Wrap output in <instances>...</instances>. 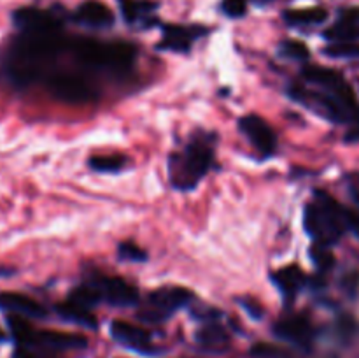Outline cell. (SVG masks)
I'll list each match as a JSON object with an SVG mask.
<instances>
[{
    "instance_id": "obj_10",
    "label": "cell",
    "mask_w": 359,
    "mask_h": 358,
    "mask_svg": "<svg viewBox=\"0 0 359 358\" xmlns=\"http://www.w3.org/2000/svg\"><path fill=\"white\" fill-rule=\"evenodd\" d=\"M30 346L48 347V350L65 351V350H83L88 346V339L81 333L55 332V330H35L34 340Z\"/></svg>"
},
{
    "instance_id": "obj_18",
    "label": "cell",
    "mask_w": 359,
    "mask_h": 358,
    "mask_svg": "<svg viewBox=\"0 0 359 358\" xmlns=\"http://www.w3.org/2000/svg\"><path fill=\"white\" fill-rule=\"evenodd\" d=\"M287 25H321L328 20V11L323 7H309V9H287L283 14Z\"/></svg>"
},
{
    "instance_id": "obj_39",
    "label": "cell",
    "mask_w": 359,
    "mask_h": 358,
    "mask_svg": "<svg viewBox=\"0 0 359 358\" xmlns=\"http://www.w3.org/2000/svg\"><path fill=\"white\" fill-rule=\"evenodd\" d=\"M259 2H269V0H259Z\"/></svg>"
},
{
    "instance_id": "obj_6",
    "label": "cell",
    "mask_w": 359,
    "mask_h": 358,
    "mask_svg": "<svg viewBox=\"0 0 359 358\" xmlns=\"http://www.w3.org/2000/svg\"><path fill=\"white\" fill-rule=\"evenodd\" d=\"M238 128L242 130L245 137L256 146V150L262 151L263 154H272L277 147V137L273 130L270 128L269 123L259 116L248 114L238 119Z\"/></svg>"
},
{
    "instance_id": "obj_26",
    "label": "cell",
    "mask_w": 359,
    "mask_h": 358,
    "mask_svg": "<svg viewBox=\"0 0 359 358\" xmlns=\"http://www.w3.org/2000/svg\"><path fill=\"white\" fill-rule=\"evenodd\" d=\"M196 337H198L200 343H203V344H221V343H226L228 340V333L224 332L223 326H219V325L203 326L202 330H198Z\"/></svg>"
},
{
    "instance_id": "obj_35",
    "label": "cell",
    "mask_w": 359,
    "mask_h": 358,
    "mask_svg": "<svg viewBox=\"0 0 359 358\" xmlns=\"http://www.w3.org/2000/svg\"><path fill=\"white\" fill-rule=\"evenodd\" d=\"M340 332L344 333V336H351V333L356 330V323H354V319L351 318V316H344V318H340Z\"/></svg>"
},
{
    "instance_id": "obj_34",
    "label": "cell",
    "mask_w": 359,
    "mask_h": 358,
    "mask_svg": "<svg viewBox=\"0 0 359 358\" xmlns=\"http://www.w3.org/2000/svg\"><path fill=\"white\" fill-rule=\"evenodd\" d=\"M340 21H344V23L359 25V6L346 7V9L340 11Z\"/></svg>"
},
{
    "instance_id": "obj_23",
    "label": "cell",
    "mask_w": 359,
    "mask_h": 358,
    "mask_svg": "<svg viewBox=\"0 0 359 358\" xmlns=\"http://www.w3.org/2000/svg\"><path fill=\"white\" fill-rule=\"evenodd\" d=\"M88 164L97 172H118L125 167V157L123 154H95Z\"/></svg>"
},
{
    "instance_id": "obj_20",
    "label": "cell",
    "mask_w": 359,
    "mask_h": 358,
    "mask_svg": "<svg viewBox=\"0 0 359 358\" xmlns=\"http://www.w3.org/2000/svg\"><path fill=\"white\" fill-rule=\"evenodd\" d=\"M156 7V4L149 2V0H119V9H121L123 18L128 23L142 20L144 16L153 13Z\"/></svg>"
},
{
    "instance_id": "obj_29",
    "label": "cell",
    "mask_w": 359,
    "mask_h": 358,
    "mask_svg": "<svg viewBox=\"0 0 359 358\" xmlns=\"http://www.w3.org/2000/svg\"><path fill=\"white\" fill-rule=\"evenodd\" d=\"M221 11L230 18H242L248 13V0H223Z\"/></svg>"
},
{
    "instance_id": "obj_7",
    "label": "cell",
    "mask_w": 359,
    "mask_h": 358,
    "mask_svg": "<svg viewBox=\"0 0 359 358\" xmlns=\"http://www.w3.org/2000/svg\"><path fill=\"white\" fill-rule=\"evenodd\" d=\"M95 284L100 290L102 300L109 302L116 307H130V305H135L137 300H139L137 288L133 284L126 283L125 279H119V277H102Z\"/></svg>"
},
{
    "instance_id": "obj_9",
    "label": "cell",
    "mask_w": 359,
    "mask_h": 358,
    "mask_svg": "<svg viewBox=\"0 0 359 358\" xmlns=\"http://www.w3.org/2000/svg\"><path fill=\"white\" fill-rule=\"evenodd\" d=\"M273 333L279 339L298 344V346H309L314 337L311 321L305 316H291V318L280 319L273 325Z\"/></svg>"
},
{
    "instance_id": "obj_36",
    "label": "cell",
    "mask_w": 359,
    "mask_h": 358,
    "mask_svg": "<svg viewBox=\"0 0 359 358\" xmlns=\"http://www.w3.org/2000/svg\"><path fill=\"white\" fill-rule=\"evenodd\" d=\"M346 140H347V142H358V140H359V126L353 128L351 132H347Z\"/></svg>"
},
{
    "instance_id": "obj_8",
    "label": "cell",
    "mask_w": 359,
    "mask_h": 358,
    "mask_svg": "<svg viewBox=\"0 0 359 358\" xmlns=\"http://www.w3.org/2000/svg\"><path fill=\"white\" fill-rule=\"evenodd\" d=\"M203 34H207V28L203 27L167 25V27H163V39L158 44V48L175 53H188L191 49L193 39H198Z\"/></svg>"
},
{
    "instance_id": "obj_33",
    "label": "cell",
    "mask_w": 359,
    "mask_h": 358,
    "mask_svg": "<svg viewBox=\"0 0 359 358\" xmlns=\"http://www.w3.org/2000/svg\"><path fill=\"white\" fill-rule=\"evenodd\" d=\"M238 304L242 305V307L245 309V311H248V314L251 316V318H255V319H259L263 316V309H262V305L258 304V302L256 300H252V298H244V297H241L238 298Z\"/></svg>"
},
{
    "instance_id": "obj_12",
    "label": "cell",
    "mask_w": 359,
    "mask_h": 358,
    "mask_svg": "<svg viewBox=\"0 0 359 358\" xmlns=\"http://www.w3.org/2000/svg\"><path fill=\"white\" fill-rule=\"evenodd\" d=\"M0 309L13 314L25 316V318H44L46 312L44 305L39 304L32 297L23 293H16V291H2L0 293Z\"/></svg>"
},
{
    "instance_id": "obj_32",
    "label": "cell",
    "mask_w": 359,
    "mask_h": 358,
    "mask_svg": "<svg viewBox=\"0 0 359 358\" xmlns=\"http://www.w3.org/2000/svg\"><path fill=\"white\" fill-rule=\"evenodd\" d=\"M279 353H280L279 347L272 346V344H263V343L256 344V346L251 350L252 357H258V358H272V357H277Z\"/></svg>"
},
{
    "instance_id": "obj_11",
    "label": "cell",
    "mask_w": 359,
    "mask_h": 358,
    "mask_svg": "<svg viewBox=\"0 0 359 358\" xmlns=\"http://www.w3.org/2000/svg\"><path fill=\"white\" fill-rule=\"evenodd\" d=\"M195 298L193 291L182 286H165L158 288L149 295V305L161 309L165 312H174L177 309L186 307Z\"/></svg>"
},
{
    "instance_id": "obj_17",
    "label": "cell",
    "mask_w": 359,
    "mask_h": 358,
    "mask_svg": "<svg viewBox=\"0 0 359 358\" xmlns=\"http://www.w3.org/2000/svg\"><path fill=\"white\" fill-rule=\"evenodd\" d=\"M56 312H58L63 319H67V321L77 323V325L88 326V329H97L98 325L97 318L91 314L90 309L81 307V305L74 304L72 300L60 302V304L56 305Z\"/></svg>"
},
{
    "instance_id": "obj_28",
    "label": "cell",
    "mask_w": 359,
    "mask_h": 358,
    "mask_svg": "<svg viewBox=\"0 0 359 358\" xmlns=\"http://www.w3.org/2000/svg\"><path fill=\"white\" fill-rule=\"evenodd\" d=\"M118 255L119 258L128 260V262H146L147 260V253L144 251L140 246H137L135 242H121L118 248Z\"/></svg>"
},
{
    "instance_id": "obj_21",
    "label": "cell",
    "mask_w": 359,
    "mask_h": 358,
    "mask_svg": "<svg viewBox=\"0 0 359 358\" xmlns=\"http://www.w3.org/2000/svg\"><path fill=\"white\" fill-rule=\"evenodd\" d=\"M323 37H325L326 41L333 42V44H340V42H356L359 39V25L339 21V23L333 25L332 28L325 30Z\"/></svg>"
},
{
    "instance_id": "obj_3",
    "label": "cell",
    "mask_w": 359,
    "mask_h": 358,
    "mask_svg": "<svg viewBox=\"0 0 359 358\" xmlns=\"http://www.w3.org/2000/svg\"><path fill=\"white\" fill-rule=\"evenodd\" d=\"M314 199L316 204L305 207V232L318 239L319 242L332 244V242L339 241L340 235L344 234V228H346L342 221L344 207L323 190H316Z\"/></svg>"
},
{
    "instance_id": "obj_22",
    "label": "cell",
    "mask_w": 359,
    "mask_h": 358,
    "mask_svg": "<svg viewBox=\"0 0 359 358\" xmlns=\"http://www.w3.org/2000/svg\"><path fill=\"white\" fill-rule=\"evenodd\" d=\"M69 300H72L74 304L81 305V307H93L98 302H102V293L97 288V284H81V286H76L70 293Z\"/></svg>"
},
{
    "instance_id": "obj_13",
    "label": "cell",
    "mask_w": 359,
    "mask_h": 358,
    "mask_svg": "<svg viewBox=\"0 0 359 358\" xmlns=\"http://www.w3.org/2000/svg\"><path fill=\"white\" fill-rule=\"evenodd\" d=\"M74 20L84 27L107 28L114 23V14L105 4L97 2V0H88L77 7L76 13H74Z\"/></svg>"
},
{
    "instance_id": "obj_24",
    "label": "cell",
    "mask_w": 359,
    "mask_h": 358,
    "mask_svg": "<svg viewBox=\"0 0 359 358\" xmlns=\"http://www.w3.org/2000/svg\"><path fill=\"white\" fill-rule=\"evenodd\" d=\"M311 258L321 272H326V270L333 269V265H335V255H333L332 249L325 242H316V244H312Z\"/></svg>"
},
{
    "instance_id": "obj_38",
    "label": "cell",
    "mask_w": 359,
    "mask_h": 358,
    "mask_svg": "<svg viewBox=\"0 0 359 358\" xmlns=\"http://www.w3.org/2000/svg\"><path fill=\"white\" fill-rule=\"evenodd\" d=\"M353 195H354V200L359 204V190H353Z\"/></svg>"
},
{
    "instance_id": "obj_16",
    "label": "cell",
    "mask_w": 359,
    "mask_h": 358,
    "mask_svg": "<svg viewBox=\"0 0 359 358\" xmlns=\"http://www.w3.org/2000/svg\"><path fill=\"white\" fill-rule=\"evenodd\" d=\"M302 77H304L307 83L318 84V86L326 88L330 93H337L342 86H346V81L340 76L337 70L326 69V67H305L302 70Z\"/></svg>"
},
{
    "instance_id": "obj_30",
    "label": "cell",
    "mask_w": 359,
    "mask_h": 358,
    "mask_svg": "<svg viewBox=\"0 0 359 358\" xmlns=\"http://www.w3.org/2000/svg\"><path fill=\"white\" fill-rule=\"evenodd\" d=\"M137 316H139V319H142V321L161 323V321H165V319H167L170 314L165 311H161V309L149 305V307H146V309H140L139 314Z\"/></svg>"
},
{
    "instance_id": "obj_15",
    "label": "cell",
    "mask_w": 359,
    "mask_h": 358,
    "mask_svg": "<svg viewBox=\"0 0 359 358\" xmlns=\"http://www.w3.org/2000/svg\"><path fill=\"white\" fill-rule=\"evenodd\" d=\"M272 281L283 291L284 297L294 298L298 291L307 284V276L298 265H287L272 274Z\"/></svg>"
},
{
    "instance_id": "obj_2",
    "label": "cell",
    "mask_w": 359,
    "mask_h": 358,
    "mask_svg": "<svg viewBox=\"0 0 359 358\" xmlns=\"http://www.w3.org/2000/svg\"><path fill=\"white\" fill-rule=\"evenodd\" d=\"M212 164V147L202 139H193L182 153L172 154L168 160V178L182 192L196 188L200 179L209 172Z\"/></svg>"
},
{
    "instance_id": "obj_37",
    "label": "cell",
    "mask_w": 359,
    "mask_h": 358,
    "mask_svg": "<svg viewBox=\"0 0 359 358\" xmlns=\"http://www.w3.org/2000/svg\"><path fill=\"white\" fill-rule=\"evenodd\" d=\"M7 339V336H6V332H4L2 329H0V343H4V340Z\"/></svg>"
},
{
    "instance_id": "obj_4",
    "label": "cell",
    "mask_w": 359,
    "mask_h": 358,
    "mask_svg": "<svg viewBox=\"0 0 359 358\" xmlns=\"http://www.w3.org/2000/svg\"><path fill=\"white\" fill-rule=\"evenodd\" d=\"M48 88L56 98L69 104H86L93 100L95 90L86 79L76 74L58 72L48 77Z\"/></svg>"
},
{
    "instance_id": "obj_19",
    "label": "cell",
    "mask_w": 359,
    "mask_h": 358,
    "mask_svg": "<svg viewBox=\"0 0 359 358\" xmlns=\"http://www.w3.org/2000/svg\"><path fill=\"white\" fill-rule=\"evenodd\" d=\"M7 325H9V330L14 339L21 344V347H30L35 336V329L30 325L28 319H25V316L9 314L7 316Z\"/></svg>"
},
{
    "instance_id": "obj_27",
    "label": "cell",
    "mask_w": 359,
    "mask_h": 358,
    "mask_svg": "<svg viewBox=\"0 0 359 358\" xmlns=\"http://www.w3.org/2000/svg\"><path fill=\"white\" fill-rule=\"evenodd\" d=\"M325 53L333 58H359V44L358 42H340L325 48Z\"/></svg>"
},
{
    "instance_id": "obj_25",
    "label": "cell",
    "mask_w": 359,
    "mask_h": 358,
    "mask_svg": "<svg viewBox=\"0 0 359 358\" xmlns=\"http://www.w3.org/2000/svg\"><path fill=\"white\" fill-rule=\"evenodd\" d=\"M280 55L286 56L290 60H298V62H305L311 56V51H309L307 46L302 41H294V39H286V41L280 42L279 46Z\"/></svg>"
},
{
    "instance_id": "obj_14",
    "label": "cell",
    "mask_w": 359,
    "mask_h": 358,
    "mask_svg": "<svg viewBox=\"0 0 359 358\" xmlns=\"http://www.w3.org/2000/svg\"><path fill=\"white\" fill-rule=\"evenodd\" d=\"M111 333L116 340L126 344V346L133 347V350L139 351H151V337L140 326L132 325L128 321H121V319H116L111 325Z\"/></svg>"
},
{
    "instance_id": "obj_31",
    "label": "cell",
    "mask_w": 359,
    "mask_h": 358,
    "mask_svg": "<svg viewBox=\"0 0 359 358\" xmlns=\"http://www.w3.org/2000/svg\"><path fill=\"white\" fill-rule=\"evenodd\" d=\"M342 221H344V227L349 228L356 237H359V214L356 211L353 209H347L344 207L342 209Z\"/></svg>"
},
{
    "instance_id": "obj_5",
    "label": "cell",
    "mask_w": 359,
    "mask_h": 358,
    "mask_svg": "<svg viewBox=\"0 0 359 358\" xmlns=\"http://www.w3.org/2000/svg\"><path fill=\"white\" fill-rule=\"evenodd\" d=\"M13 21L23 34H44V32H60L62 23L48 11L37 7H21L14 11Z\"/></svg>"
},
{
    "instance_id": "obj_1",
    "label": "cell",
    "mask_w": 359,
    "mask_h": 358,
    "mask_svg": "<svg viewBox=\"0 0 359 358\" xmlns=\"http://www.w3.org/2000/svg\"><path fill=\"white\" fill-rule=\"evenodd\" d=\"M77 60L88 69H104L125 72L135 62V48L126 42H98L93 39H77L70 44Z\"/></svg>"
}]
</instances>
